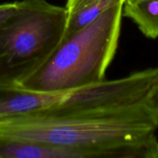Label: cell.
Returning <instances> with one entry per match:
<instances>
[{
	"label": "cell",
	"instance_id": "cell-10",
	"mask_svg": "<svg viewBox=\"0 0 158 158\" xmlns=\"http://www.w3.org/2000/svg\"><path fill=\"white\" fill-rule=\"evenodd\" d=\"M148 103L158 112V82L156 83L148 99Z\"/></svg>",
	"mask_w": 158,
	"mask_h": 158
},
{
	"label": "cell",
	"instance_id": "cell-8",
	"mask_svg": "<svg viewBox=\"0 0 158 158\" xmlns=\"http://www.w3.org/2000/svg\"><path fill=\"white\" fill-rule=\"evenodd\" d=\"M123 15L131 19L146 37L158 38V0L124 3Z\"/></svg>",
	"mask_w": 158,
	"mask_h": 158
},
{
	"label": "cell",
	"instance_id": "cell-9",
	"mask_svg": "<svg viewBox=\"0 0 158 158\" xmlns=\"http://www.w3.org/2000/svg\"><path fill=\"white\" fill-rule=\"evenodd\" d=\"M19 7V1L0 4V27L17 12Z\"/></svg>",
	"mask_w": 158,
	"mask_h": 158
},
{
	"label": "cell",
	"instance_id": "cell-3",
	"mask_svg": "<svg viewBox=\"0 0 158 158\" xmlns=\"http://www.w3.org/2000/svg\"><path fill=\"white\" fill-rule=\"evenodd\" d=\"M65 7L46 0L19 1L0 27V84L19 86L49 59L63 40Z\"/></svg>",
	"mask_w": 158,
	"mask_h": 158
},
{
	"label": "cell",
	"instance_id": "cell-6",
	"mask_svg": "<svg viewBox=\"0 0 158 158\" xmlns=\"http://www.w3.org/2000/svg\"><path fill=\"white\" fill-rule=\"evenodd\" d=\"M0 158H94V155L77 148L0 139Z\"/></svg>",
	"mask_w": 158,
	"mask_h": 158
},
{
	"label": "cell",
	"instance_id": "cell-5",
	"mask_svg": "<svg viewBox=\"0 0 158 158\" xmlns=\"http://www.w3.org/2000/svg\"><path fill=\"white\" fill-rule=\"evenodd\" d=\"M67 93H43L21 86L0 84V119L50 107L61 101Z\"/></svg>",
	"mask_w": 158,
	"mask_h": 158
},
{
	"label": "cell",
	"instance_id": "cell-1",
	"mask_svg": "<svg viewBox=\"0 0 158 158\" xmlns=\"http://www.w3.org/2000/svg\"><path fill=\"white\" fill-rule=\"evenodd\" d=\"M158 112L149 103L56 115L39 110L0 119V139L87 151L94 158H158Z\"/></svg>",
	"mask_w": 158,
	"mask_h": 158
},
{
	"label": "cell",
	"instance_id": "cell-4",
	"mask_svg": "<svg viewBox=\"0 0 158 158\" xmlns=\"http://www.w3.org/2000/svg\"><path fill=\"white\" fill-rule=\"evenodd\" d=\"M158 82V66L133 73L124 78L106 80L68 92L57 104L41 110L56 115L103 112L148 103Z\"/></svg>",
	"mask_w": 158,
	"mask_h": 158
},
{
	"label": "cell",
	"instance_id": "cell-11",
	"mask_svg": "<svg viewBox=\"0 0 158 158\" xmlns=\"http://www.w3.org/2000/svg\"><path fill=\"white\" fill-rule=\"evenodd\" d=\"M136 1V0H125L124 3H127V2H132Z\"/></svg>",
	"mask_w": 158,
	"mask_h": 158
},
{
	"label": "cell",
	"instance_id": "cell-7",
	"mask_svg": "<svg viewBox=\"0 0 158 158\" xmlns=\"http://www.w3.org/2000/svg\"><path fill=\"white\" fill-rule=\"evenodd\" d=\"M125 0H67L64 36L77 32L97 19L100 15Z\"/></svg>",
	"mask_w": 158,
	"mask_h": 158
},
{
	"label": "cell",
	"instance_id": "cell-2",
	"mask_svg": "<svg viewBox=\"0 0 158 158\" xmlns=\"http://www.w3.org/2000/svg\"><path fill=\"white\" fill-rule=\"evenodd\" d=\"M123 5L114 6L88 26L63 37L49 59L19 86L56 94L105 80L118 46Z\"/></svg>",
	"mask_w": 158,
	"mask_h": 158
}]
</instances>
